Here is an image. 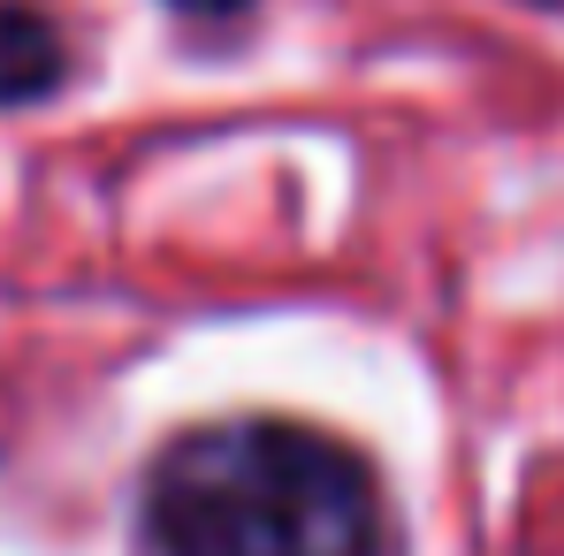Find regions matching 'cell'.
Instances as JSON below:
<instances>
[{"label": "cell", "mask_w": 564, "mask_h": 556, "mask_svg": "<svg viewBox=\"0 0 564 556\" xmlns=\"http://www.w3.org/2000/svg\"><path fill=\"white\" fill-rule=\"evenodd\" d=\"M161 556H381V488L367 458L297 419H214L145 472Z\"/></svg>", "instance_id": "cell-1"}, {"label": "cell", "mask_w": 564, "mask_h": 556, "mask_svg": "<svg viewBox=\"0 0 564 556\" xmlns=\"http://www.w3.org/2000/svg\"><path fill=\"white\" fill-rule=\"evenodd\" d=\"M69 77V54H62V31L23 8V0H0V107H31Z\"/></svg>", "instance_id": "cell-2"}, {"label": "cell", "mask_w": 564, "mask_h": 556, "mask_svg": "<svg viewBox=\"0 0 564 556\" xmlns=\"http://www.w3.org/2000/svg\"><path fill=\"white\" fill-rule=\"evenodd\" d=\"M176 8H191V15H229V8H245V0H176Z\"/></svg>", "instance_id": "cell-3"}, {"label": "cell", "mask_w": 564, "mask_h": 556, "mask_svg": "<svg viewBox=\"0 0 564 556\" xmlns=\"http://www.w3.org/2000/svg\"><path fill=\"white\" fill-rule=\"evenodd\" d=\"M527 8H564V0H527Z\"/></svg>", "instance_id": "cell-4"}]
</instances>
